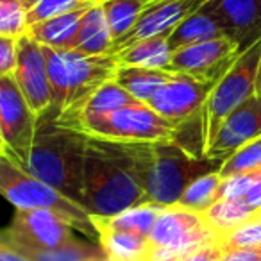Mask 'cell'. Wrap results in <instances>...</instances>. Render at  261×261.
Listing matches in <instances>:
<instances>
[{"instance_id":"e0dca14e","label":"cell","mask_w":261,"mask_h":261,"mask_svg":"<svg viewBox=\"0 0 261 261\" xmlns=\"http://www.w3.org/2000/svg\"><path fill=\"white\" fill-rule=\"evenodd\" d=\"M95 2H98V0H95ZM95 2H88V4L72 9L68 13L34 23L27 29V34L45 47L56 48V50H75L81 20Z\"/></svg>"},{"instance_id":"cb8c5ba5","label":"cell","mask_w":261,"mask_h":261,"mask_svg":"<svg viewBox=\"0 0 261 261\" xmlns=\"http://www.w3.org/2000/svg\"><path fill=\"white\" fill-rule=\"evenodd\" d=\"M204 218L215 231L217 238L231 229L238 227L240 224L250 220L256 215V210L249 206L243 199L236 200H217L210 210L204 211Z\"/></svg>"},{"instance_id":"44dd1931","label":"cell","mask_w":261,"mask_h":261,"mask_svg":"<svg viewBox=\"0 0 261 261\" xmlns=\"http://www.w3.org/2000/svg\"><path fill=\"white\" fill-rule=\"evenodd\" d=\"M224 36L225 33L215 22V18H211L207 13H204L199 8L188 18H185L181 23H177L174 27V31L170 33L167 41L170 52H175L182 47H188V45L202 43V41L217 40V38H224Z\"/></svg>"},{"instance_id":"2e32d148","label":"cell","mask_w":261,"mask_h":261,"mask_svg":"<svg viewBox=\"0 0 261 261\" xmlns=\"http://www.w3.org/2000/svg\"><path fill=\"white\" fill-rule=\"evenodd\" d=\"M200 9L238 45L240 54L261 40V0H206Z\"/></svg>"},{"instance_id":"4dcf8cb0","label":"cell","mask_w":261,"mask_h":261,"mask_svg":"<svg viewBox=\"0 0 261 261\" xmlns=\"http://www.w3.org/2000/svg\"><path fill=\"white\" fill-rule=\"evenodd\" d=\"M27 8L23 0H0V36L22 38L27 34Z\"/></svg>"},{"instance_id":"74e56055","label":"cell","mask_w":261,"mask_h":261,"mask_svg":"<svg viewBox=\"0 0 261 261\" xmlns=\"http://www.w3.org/2000/svg\"><path fill=\"white\" fill-rule=\"evenodd\" d=\"M150 261H181V257L175 256V254L167 252V250L154 249L152 250V256H150Z\"/></svg>"},{"instance_id":"603a6c76","label":"cell","mask_w":261,"mask_h":261,"mask_svg":"<svg viewBox=\"0 0 261 261\" xmlns=\"http://www.w3.org/2000/svg\"><path fill=\"white\" fill-rule=\"evenodd\" d=\"M4 242L8 245H11L15 250H18L29 261H90L93 257H98L104 254V250H102V247L98 243H88L77 238H73L66 245L50 250L36 249V247L25 245V243L8 242V240H4Z\"/></svg>"},{"instance_id":"3957f363","label":"cell","mask_w":261,"mask_h":261,"mask_svg":"<svg viewBox=\"0 0 261 261\" xmlns=\"http://www.w3.org/2000/svg\"><path fill=\"white\" fill-rule=\"evenodd\" d=\"M135 163L136 177L145 193L147 206L170 207L200 175L217 172L220 163L197 158L174 140L122 142Z\"/></svg>"},{"instance_id":"8d00e7d4","label":"cell","mask_w":261,"mask_h":261,"mask_svg":"<svg viewBox=\"0 0 261 261\" xmlns=\"http://www.w3.org/2000/svg\"><path fill=\"white\" fill-rule=\"evenodd\" d=\"M0 261H29L27 257H23L18 250H15L11 245L0 238Z\"/></svg>"},{"instance_id":"7a4b0ae2","label":"cell","mask_w":261,"mask_h":261,"mask_svg":"<svg viewBox=\"0 0 261 261\" xmlns=\"http://www.w3.org/2000/svg\"><path fill=\"white\" fill-rule=\"evenodd\" d=\"M43 47L50 83V108L38 120L56 122L61 127L81 130V113L93 93L118 68L113 56H86L77 50Z\"/></svg>"},{"instance_id":"1f68e13d","label":"cell","mask_w":261,"mask_h":261,"mask_svg":"<svg viewBox=\"0 0 261 261\" xmlns=\"http://www.w3.org/2000/svg\"><path fill=\"white\" fill-rule=\"evenodd\" d=\"M27 8V25H34L52 16L63 15L95 0H23ZM27 27V29H29Z\"/></svg>"},{"instance_id":"83f0119b","label":"cell","mask_w":261,"mask_h":261,"mask_svg":"<svg viewBox=\"0 0 261 261\" xmlns=\"http://www.w3.org/2000/svg\"><path fill=\"white\" fill-rule=\"evenodd\" d=\"M220 182H222V177H220V174H218V170L210 172V174H206V175H200V177H197L195 181L182 192L177 204L186 207V210L204 213V211L210 210L218 200Z\"/></svg>"},{"instance_id":"d590c367","label":"cell","mask_w":261,"mask_h":261,"mask_svg":"<svg viewBox=\"0 0 261 261\" xmlns=\"http://www.w3.org/2000/svg\"><path fill=\"white\" fill-rule=\"evenodd\" d=\"M243 200H245L252 210H256V211L261 210V177L250 186V190L247 192V195L243 197Z\"/></svg>"},{"instance_id":"484cf974","label":"cell","mask_w":261,"mask_h":261,"mask_svg":"<svg viewBox=\"0 0 261 261\" xmlns=\"http://www.w3.org/2000/svg\"><path fill=\"white\" fill-rule=\"evenodd\" d=\"M100 4L115 41L130 31L150 0H100Z\"/></svg>"},{"instance_id":"836d02e7","label":"cell","mask_w":261,"mask_h":261,"mask_svg":"<svg viewBox=\"0 0 261 261\" xmlns=\"http://www.w3.org/2000/svg\"><path fill=\"white\" fill-rule=\"evenodd\" d=\"M16 41L15 38L0 36V77L15 72L16 66Z\"/></svg>"},{"instance_id":"7bdbcfd3","label":"cell","mask_w":261,"mask_h":261,"mask_svg":"<svg viewBox=\"0 0 261 261\" xmlns=\"http://www.w3.org/2000/svg\"><path fill=\"white\" fill-rule=\"evenodd\" d=\"M150 2H154V0H150Z\"/></svg>"},{"instance_id":"30bf717a","label":"cell","mask_w":261,"mask_h":261,"mask_svg":"<svg viewBox=\"0 0 261 261\" xmlns=\"http://www.w3.org/2000/svg\"><path fill=\"white\" fill-rule=\"evenodd\" d=\"M238 56V45L231 38L224 36L202 41V43L188 45V47L172 52L170 63L165 70L217 84L231 68Z\"/></svg>"},{"instance_id":"8992f818","label":"cell","mask_w":261,"mask_h":261,"mask_svg":"<svg viewBox=\"0 0 261 261\" xmlns=\"http://www.w3.org/2000/svg\"><path fill=\"white\" fill-rule=\"evenodd\" d=\"M0 195H4L18 210L58 211L72 222L73 229L98 242V234L91 224V217L83 206L72 202L47 182L22 170L4 152H0Z\"/></svg>"},{"instance_id":"d4e9b609","label":"cell","mask_w":261,"mask_h":261,"mask_svg":"<svg viewBox=\"0 0 261 261\" xmlns=\"http://www.w3.org/2000/svg\"><path fill=\"white\" fill-rule=\"evenodd\" d=\"M160 211L161 207L156 206H138L122 211L118 215H113V217H91V224H98L111 229H118V231L149 236Z\"/></svg>"},{"instance_id":"6da1fadb","label":"cell","mask_w":261,"mask_h":261,"mask_svg":"<svg viewBox=\"0 0 261 261\" xmlns=\"http://www.w3.org/2000/svg\"><path fill=\"white\" fill-rule=\"evenodd\" d=\"M84 210L90 217H113L147 206L135 163L120 140L88 136L84 152Z\"/></svg>"},{"instance_id":"f546056e","label":"cell","mask_w":261,"mask_h":261,"mask_svg":"<svg viewBox=\"0 0 261 261\" xmlns=\"http://www.w3.org/2000/svg\"><path fill=\"white\" fill-rule=\"evenodd\" d=\"M217 243L222 252L234 249H261V224L252 217L238 227L220 234Z\"/></svg>"},{"instance_id":"8fae6325","label":"cell","mask_w":261,"mask_h":261,"mask_svg":"<svg viewBox=\"0 0 261 261\" xmlns=\"http://www.w3.org/2000/svg\"><path fill=\"white\" fill-rule=\"evenodd\" d=\"M72 222L65 215L52 210H18L13 225L4 232L2 240L36 249H58L72 242Z\"/></svg>"},{"instance_id":"7c38bea8","label":"cell","mask_w":261,"mask_h":261,"mask_svg":"<svg viewBox=\"0 0 261 261\" xmlns=\"http://www.w3.org/2000/svg\"><path fill=\"white\" fill-rule=\"evenodd\" d=\"M206 0H154L142 11L135 25L111 43L108 56H113L138 41L154 36H170L174 27L195 13Z\"/></svg>"},{"instance_id":"ab89813d","label":"cell","mask_w":261,"mask_h":261,"mask_svg":"<svg viewBox=\"0 0 261 261\" xmlns=\"http://www.w3.org/2000/svg\"><path fill=\"white\" fill-rule=\"evenodd\" d=\"M90 261H115V259H111V257H109V256H106V254H102V256L93 257V259H90Z\"/></svg>"},{"instance_id":"60d3db41","label":"cell","mask_w":261,"mask_h":261,"mask_svg":"<svg viewBox=\"0 0 261 261\" xmlns=\"http://www.w3.org/2000/svg\"><path fill=\"white\" fill-rule=\"evenodd\" d=\"M0 152H4V140H2V130H0Z\"/></svg>"},{"instance_id":"9a60e30c","label":"cell","mask_w":261,"mask_h":261,"mask_svg":"<svg viewBox=\"0 0 261 261\" xmlns=\"http://www.w3.org/2000/svg\"><path fill=\"white\" fill-rule=\"evenodd\" d=\"M257 136H261V95L254 93L224 120L204 158L222 165Z\"/></svg>"},{"instance_id":"f1b7e54d","label":"cell","mask_w":261,"mask_h":261,"mask_svg":"<svg viewBox=\"0 0 261 261\" xmlns=\"http://www.w3.org/2000/svg\"><path fill=\"white\" fill-rule=\"evenodd\" d=\"M252 172H261V136L238 149L218 168L222 179L240 174H252Z\"/></svg>"},{"instance_id":"ffe728a7","label":"cell","mask_w":261,"mask_h":261,"mask_svg":"<svg viewBox=\"0 0 261 261\" xmlns=\"http://www.w3.org/2000/svg\"><path fill=\"white\" fill-rule=\"evenodd\" d=\"M113 43V34L104 15L100 0L95 2L81 20L75 50L86 56H104Z\"/></svg>"},{"instance_id":"52a82bcc","label":"cell","mask_w":261,"mask_h":261,"mask_svg":"<svg viewBox=\"0 0 261 261\" xmlns=\"http://www.w3.org/2000/svg\"><path fill=\"white\" fill-rule=\"evenodd\" d=\"M177 127L156 113L145 102L123 106L83 122L84 135L120 142H156L174 140Z\"/></svg>"},{"instance_id":"4316f807","label":"cell","mask_w":261,"mask_h":261,"mask_svg":"<svg viewBox=\"0 0 261 261\" xmlns=\"http://www.w3.org/2000/svg\"><path fill=\"white\" fill-rule=\"evenodd\" d=\"M138 102L130 93H127L115 79H109L98 88L93 93V97L90 98V102L86 104V108L81 113V127H83V122L86 118H91V116H98L104 115V113L115 111L118 108H123V106L135 104ZM83 133V130H81Z\"/></svg>"},{"instance_id":"ba28073f","label":"cell","mask_w":261,"mask_h":261,"mask_svg":"<svg viewBox=\"0 0 261 261\" xmlns=\"http://www.w3.org/2000/svg\"><path fill=\"white\" fill-rule=\"evenodd\" d=\"M38 116L23 98L15 75L0 77V130L4 140V154L25 170L33 149Z\"/></svg>"},{"instance_id":"d6986e66","label":"cell","mask_w":261,"mask_h":261,"mask_svg":"<svg viewBox=\"0 0 261 261\" xmlns=\"http://www.w3.org/2000/svg\"><path fill=\"white\" fill-rule=\"evenodd\" d=\"M175 72L165 68H143V66H118L115 72V81L138 102H149L150 97L174 79Z\"/></svg>"},{"instance_id":"5b68a950","label":"cell","mask_w":261,"mask_h":261,"mask_svg":"<svg viewBox=\"0 0 261 261\" xmlns=\"http://www.w3.org/2000/svg\"><path fill=\"white\" fill-rule=\"evenodd\" d=\"M261 61V40L236 58L231 68L210 91L199 113L204 152L217 136L224 120L256 93V79Z\"/></svg>"},{"instance_id":"d6a6232c","label":"cell","mask_w":261,"mask_h":261,"mask_svg":"<svg viewBox=\"0 0 261 261\" xmlns=\"http://www.w3.org/2000/svg\"><path fill=\"white\" fill-rule=\"evenodd\" d=\"M261 177V172H252V174H240L231 175V177L222 179L220 190H218V200H236L243 199L250 186Z\"/></svg>"},{"instance_id":"5bb4252c","label":"cell","mask_w":261,"mask_h":261,"mask_svg":"<svg viewBox=\"0 0 261 261\" xmlns=\"http://www.w3.org/2000/svg\"><path fill=\"white\" fill-rule=\"evenodd\" d=\"M15 81L23 98L34 115L40 118L50 108V83L47 72V58L41 43L23 34L16 41V66Z\"/></svg>"},{"instance_id":"277c9868","label":"cell","mask_w":261,"mask_h":261,"mask_svg":"<svg viewBox=\"0 0 261 261\" xmlns=\"http://www.w3.org/2000/svg\"><path fill=\"white\" fill-rule=\"evenodd\" d=\"M86 142L88 135L81 130L61 127L48 120H38L25 172L83 206Z\"/></svg>"},{"instance_id":"b9f144b4","label":"cell","mask_w":261,"mask_h":261,"mask_svg":"<svg viewBox=\"0 0 261 261\" xmlns=\"http://www.w3.org/2000/svg\"><path fill=\"white\" fill-rule=\"evenodd\" d=\"M254 218H256V220L261 224V210H259V211H256V215H254Z\"/></svg>"},{"instance_id":"f35d334b","label":"cell","mask_w":261,"mask_h":261,"mask_svg":"<svg viewBox=\"0 0 261 261\" xmlns=\"http://www.w3.org/2000/svg\"><path fill=\"white\" fill-rule=\"evenodd\" d=\"M256 93L261 95V61H259V70H257V79H256Z\"/></svg>"},{"instance_id":"9c48e42d","label":"cell","mask_w":261,"mask_h":261,"mask_svg":"<svg viewBox=\"0 0 261 261\" xmlns=\"http://www.w3.org/2000/svg\"><path fill=\"white\" fill-rule=\"evenodd\" d=\"M149 240L154 249L182 257L204 245L217 243V234L202 213L175 204L160 211Z\"/></svg>"},{"instance_id":"e575fe53","label":"cell","mask_w":261,"mask_h":261,"mask_svg":"<svg viewBox=\"0 0 261 261\" xmlns=\"http://www.w3.org/2000/svg\"><path fill=\"white\" fill-rule=\"evenodd\" d=\"M222 259V249L218 243H210L200 249L193 250V252L186 254L181 257V261H220Z\"/></svg>"},{"instance_id":"4fadbf2b","label":"cell","mask_w":261,"mask_h":261,"mask_svg":"<svg viewBox=\"0 0 261 261\" xmlns=\"http://www.w3.org/2000/svg\"><path fill=\"white\" fill-rule=\"evenodd\" d=\"M213 86L215 83L175 73L174 79L165 83L147 104L163 118L179 127L199 115Z\"/></svg>"},{"instance_id":"7402d4cb","label":"cell","mask_w":261,"mask_h":261,"mask_svg":"<svg viewBox=\"0 0 261 261\" xmlns=\"http://www.w3.org/2000/svg\"><path fill=\"white\" fill-rule=\"evenodd\" d=\"M168 36H154L149 40L138 41L123 50L113 54L118 66H143V68H167L170 63Z\"/></svg>"},{"instance_id":"ac0fdd59","label":"cell","mask_w":261,"mask_h":261,"mask_svg":"<svg viewBox=\"0 0 261 261\" xmlns=\"http://www.w3.org/2000/svg\"><path fill=\"white\" fill-rule=\"evenodd\" d=\"M98 234V245L102 247L106 256L115 261H150L152 256V243L149 236L136 234V232L118 231V229L106 227L93 224Z\"/></svg>"}]
</instances>
